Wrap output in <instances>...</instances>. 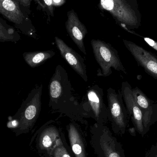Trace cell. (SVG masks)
Masks as SVG:
<instances>
[{
    "mask_svg": "<svg viewBox=\"0 0 157 157\" xmlns=\"http://www.w3.org/2000/svg\"><path fill=\"white\" fill-rule=\"evenodd\" d=\"M53 4L54 6H60L64 3L65 0H52Z\"/></svg>",
    "mask_w": 157,
    "mask_h": 157,
    "instance_id": "603a6c76",
    "label": "cell"
},
{
    "mask_svg": "<svg viewBox=\"0 0 157 157\" xmlns=\"http://www.w3.org/2000/svg\"><path fill=\"white\" fill-rule=\"evenodd\" d=\"M19 34L14 28L11 27H6L0 23V41L2 42H16L20 40Z\"/></svg>",
    "mask_w": 157,
    "mask_h": 157,
    "instance_id": "e0dca14e",
    "label": "cell"
},
{
    "mask_svg": "<svg viewBox=\"0 0 157 157\" xmlns=\"http://www.w3.org/2000/svg\"><path fill=\"white\" fill-rule=\"evenodd\" d=\"M68 136L72 150L76 157H86L84 146L77 124L71 122L67 126Z\"/></svg>",
    "mask_w": 157,
    "mask_h": 157,
    "instance_id": "9a60e30c",
    "label": "cell"
},
{
    "mask_svg": "<svg viewBox=\"0 0 157 157\" xmlns=\"http://www.w3.org/2000/svg\"><path fill=\"white\" fill-rule=\"evenodd\" d=\"M19 2L24 6H28L30 5L31 0H18Z\"/></svg>",
    "mask_w": 157,
    "mask_h": 157,
    "instance_id": "7402d4cb",
    "label": "cell"
},
{
    "mask_svg": "<svg viewBox=\"0 0 157 157\" xmlns=\"http://www.w3.org/2000/svg\"><path fill=\"white\" fill-rule=\"evenodd\" d=\"M103 89L97 85H93L87 90L85 100L82 101L89 117L96 123L105 124L108 121V108L104 101Z\"/></svg>",
    "mask_w": 157,
    "mask_h": 157,
    "instance_id": "52a82bcc",
    "label": "cell"
},
{
    "mask_svg": "<svg viewBox=\"0 0 157 157\" xmlns=\"http://www.w3.org/2000/svg\"><path fill=\"white\" fill-rule=\"evenodd\" d=\"M0 13L14 24L20 25L23 22L24 14L15 0H0Z\"/></svg>",
    "mask_w": 157,
    "mask_h": 157,
    "instance_id": "5bb4252c",
    "label": "cell"
},
{
    "mask_svg": "<svg viewBox=\"0 0 157 157\" xmlns=\"http://www.w3.org/2000/svg\"><path fill=\"white\" fill-rule=\"evenodd\" d=\"M135 100L139 105L143 118L147 132L157 121V102L149 98L138 87L133 88Z\"/></svg>",
    "mask_w": 157,
    "mask_h": 157,
    "instance_id": "8fae6325",
    "label": "cell"
},
{
    "mask_svg": "<svg viewBox=\"0 0 157 157\" xmlns=\"http://www.w3.org/2000/svg\"><path fill=\"white\" fill-rule=\"evenodd\" d=\"M145 157H157V139L155 144L147 152Z\"/></svg>",
    "mask_w": 157,
    "mask_h": 157,
    "instance_id": "ffe728a7",
    "label": "cell"
},
{
    "mask_svg": "<svg viewBox=\"0 0 157 157\" xmlns=\"http://www.w3.org/2000/svg\"><path fill=\"white\" fill-rule=\"evenodd\" d=\"M73 90L66 70L57 65L49 83V108L52 113H58L85 123V119L90 117L83 102H79L74 96Z\"/></svg>",
    "mask_w": 157,
    "mask_h": 157,
    "instance_id": "6da1fadb",
    "label": "cell"
},
{
    "mask_svg": "<svg viewBox=\"0 0 157 157\" xmlns=\"http://www.w3.org/2000/svg\"><path fill=\"white\" fill-rule=\"evenodd\" d=\"M121 91L124 101L136 132L143 137L147 133L145 128L142 111L137 104L131 86L127 81L122 83Z\"/></svg>",
    "mask_w": 157,
    "mask_h": 157,
    "instance_id": "ba28073f",
    "label": "cell"
},
{
    "mask_svg": "<svg viewBox=\"0 0 157 157\" xmlns=\"http://www.w3.org/2000/svg\"><path fill=\"white\" fill-rule=\"evenodd\" d=\"M67 17L65 28L68 35L80 51L87 55L84 43V39L87 33L85 26L80 21L77 14L73 9L67 13Z\"/></svg>",
    "mask_w": 157,
    "mask_h": 157,
    "instance_id": "7c38bea8",
    "label": "cell"
},
{
    "mask_svg": "<svg viewBox=\"0 0 157 157\" xmlns=\"http://www.w3.org/2000/svg\"><path fill=\"white\" fill-rule=\"evenodd\" d=\"M128 32H129V33H131V34H133V35H135V36H137L142 38L145 41L146 43H147V45H149V46H150L151 48H152L154 49V50L157 51V41H155L154 40L150 38L147 37H144L143 36H141V35L135 33V32L133 31V30H129V31H128Z\"/></svg>",
    "mask_w": 157,
    "mask_h": 157,
    "instance_id": "d6986e66",
    "label": "cell"
},
{
    "mask_svg": "<svg viewBox=\"0 0 157 157\" xmlns=\"http://www.w3.org/2000/svg\"><path fill=\"white\" fill-rule=\"evenodd\" d=\"M55 55L53 50L25 52L22 56L27 64L32 68L40 66Z\"/></svg>",
    "mask_w": 157,
    "mask_h": 157,
    "instance_id": "2e32d148",
    "label": "cell"
},
{
    "mask_svg": "<svg viewBox=\"0 0 157 157\" xmlns=\"http://www.w3.org/2000/svg\"><path fill=\"white\" fill-rule=\"evenodd\" d=\"M123 41L138 65L157 80V56L132 41L125 39Z\"/></svg>",
    "mask_w": 157,
    "mask_h": 157,
    "instance_id": "9c48e42d",
    "label": "cell"
},
{
    "mask_svg": "<svg viewBox=\"0 0 157 157\" xmlns=\"http://www.w3.org/2000/svg\"><path fill=\"white\" fill-rule=\"evenodd\" d=\"M92 144L98 157H125L124 149L105 124H95L91 128Z\"/></svg>",
    "mask_w": 157,
    "mask_h": 157,
    "instance_id": "5b68a950",
    "label": "cell"
},
{
    "mask_svg": "<svg viewBox=\"0 0 157 157\" xmlns=\"http://www.w3.org/2000/svg\"><path fill=\"white\" fill-rule=\"evenodd\" d=\"M100 2L101 7L126 31L141 26L142 17L136 0H100Z\"/></svg>",
    "mask_w": 157,
    "mask_h": 157,
    "instance_id": "7a4b0ae2",
    "label": "cell"
},
{
    "mask_svg": "<svg viewBox=\"0 0 157 157\" xmlns=\"http://www.w3.org/2000/svg\"><path fill=\"white\" fill-rule=\"evenodd\" d=\"M52 121L43 127L38 141V147L41 150H53L60 137V131L54 124H51Z\"/></svg>",
    "mask_w": 157,
    "mask_h": 157,
    "instance_id": "4fadbf2b",
    "label": "cell"
},
{
    "mask_svg": "<svg viewBox=\"0 0 157 157\" xmlns=\"http://www.w3.org/2000/svg\"><path fill=\"white\" fill-rule=\"evenodd\" d=\"M91 45L94 57L100 66L97 76L108 77L112 74V69L127 75L118 51L111 44L100 40L92 39Z\"/></svg>",
    "mask_w": 157,
    "mask_h": 157,
    "instance_id": "277c9868",
    "label": "cell"
},
{
    "mask_svg": "<svg viewBox=\"0 0 157 157\" xmlns=\"http://www.w3.org/2000/svg\"><path fill=\"white\" fill-rule=\"evenodd\" d=\"M43 1L48 10L50 12L52 15L53 16V4L52 0H43Z\"/></svg>",
    "mask_w": 157,
    "mask_h": 157,
    "instance_id": "44dd1931",
    "label": "cell"
},
{
    "mask_svg": "<svg viewBox=\"0 0 157 157\" xmlns=\"http://www.w3.org/2000/svg\"><path fill=\"white\" fill-rule=\"evenodd\" d=\"M52 157H71L60 139L58 140L57 144L52 150Z\"/></svg>",
    "mask_w": 157,
    "mask_h": 157,
    "instance_id": "ac0fdd59",
    "label": "cell"
},
{
    "mask_svg": "<svg viewBox=\"0 0 157 157\" xmlns=\"http://www.w3.org/2000/svg\"><path fill=\"white\" fill-rule=\"evenodd\" d=\"M42 88V84L36 85L12 117L11 124L16 126L18 132L29 131L37 120L41 109Z\"/></svg>",
    "mask_w": 157,
    "mask_h": 157,
    "instance_id": "3957f363",
    "label": "cell"
},
{
    "mask_svg": "<svg viewBox=\"0 0 157 157\" xmlns=\"http://www.w3.org/2000/svg\"><path fill=\"white\" fill-rule=\"evenodd\" d=\"M108 121L111 124L113 132L122 136L125 134L128 126V114L122 93L110 87L107 90Z\"/></svg>",
    "mask_w": 157,
    "mask_h": 157,
    "instance_id": "8992f818",
    "label": "cell"
},
{
    "mask_svg": "<svg viewBox=\"0 0 157 157\" xmlns=\"http://www.w3.org/2000/svg\"><path fill=\"white\" fill-rule=\"evenodd\" d=\"M55 44L62 58L84 81L87 82L86 65L85 59L73 49L69 47L61 39L55 37Z\"/></svg>",
    "mask_w": 157,
    "mask_h": 157,
    "instance_id": "30bf717a",
    "label": "cell"
}]
</instances>
